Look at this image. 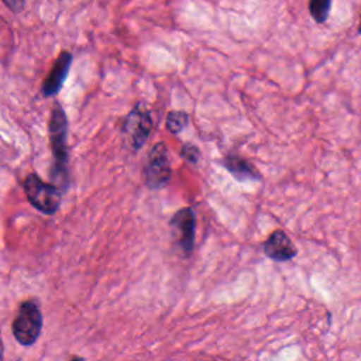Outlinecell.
Listing matches in <instances>:
<instances>
[{"instance_id":"11","label":"cell","mask_w":361,"mask_h":361,"mask_svg":"<svg viewBox=\"0 0 361 361\" xmlns=\"http://www.w3.org/2000/svg\"><path fill=\"white\" fill-rule=\"evenodd\" d=\"M331 0H310L309 3V11L314 21L324 23L329 17Z\"/></svg>"},{"instance_id":"5","label":"cell","mask_w":361,"mask_h":361,"mask_svg":"<svg viewBox=\"0 0 361 361\" xmlns=\"http://www.w3.org/2000/svg\"><path fill=\"white\" fill-rule=\"evenodd\" d=\"M151 130H152L151 110L144 102H138L127 114L123 123V133L128 145L134 151H138L141 147H144Z\"/></svg>"},{"instance_id":"3","label":"cell","mask_w":361,"mask_h":361,"mask_svg":"<svg viewBox=\"0 0 361 361\" xmlns=\"http://www.w3.org/2000/svg\"><path fill=\"white\" fill-rule=\"evenodd\" d=\"M42 329V313L34 300H25L20 305L16 319L11 324L14 338L23 345H31L37 341Z\"/></svg>"},{"instance_id":"14","label":"cell","mask_w":361,"mask_h":361,"mask_svg":"<svg viewBox=\"0 0 361 361\" xmlns=\"http://www.w3.org/2000/svg\"><path fill=\"white\" fill-rule=\"evenodd\" d=\"M358 31H360V32H361V23H360V28H358Z\"/></svg>"},{"instance_id":"1","label":"cell","mask_w":361,"mask_h":361,"mask_svg":"<svg viewBox=\"0 0 361 361\" xmlns=\"http://www.w3.org/2000/svg\"><path fill=\"white\" fill-rule=\"evenodd\" d=\"M66 138H68L66 114L62 106L59 103H55L51 110V118H49V141H51V149L54 157V166H52L51 176L54 183L62 190L68 188Z\"/></svg>"},{"instance_id":"9","label":"cell","mask_w":361,"mask_h":361,"mask_svg":"<svg viewBox=\"0 0 361 361\" xmlns=\"http://www.w3.org/2000/svg\"><path fill=\"white\" fill-rule=\"evenodd\" d=\"M224 166L237 180L243 182L261 179V173H258L255 166L238 155H228L224 161Z\"/></svg>"},{"instance_id":"7","label":"cell","mask_w":361,"mask_h":361,"mask_svg":"<svg viewBox=\"0 0 361 361\" xmlns=\"http://www.w3.org/2000/svg\"><path fill=\"white\" fill-rule=\"evenodd\" d=\"M71 63H72V54L68 52V51L61 52L58 59L55 61L51 72L48 73L45 80L42 82L41 92H42L44 96H47V97L54 96L62 89V86L65 83V79L69 73Z\"/></svg>"},{"instance_id":"4","label":"cell","mask_w":361,"mask_h":361,"mask_svg":"<svg viewBox=\"0 0 361 361\" xmlns=\"http://www.w3.org/2000/svg\"><path fill=\"white\" fill-rule=\"evenodd\" d=\"M172 171L168 149L164 142H157L149 149L147 162L142 169L144 182L152 190L162 189L169 183Z\"/></svg>"},{"instance_id":"10","label":"cell","mask_w":361,"mask_h":361,"mask_svg":"<svg viewBox=\"0 0 361 361\" xmlns=\"http://www.w3.org/2000/svg\"><path fill=\"white\" fill-rule=\"evenodd\" d=\"M189 123V116L185 111H169L166 116V127L172 134L180 133Z\"/></svg>"},{"instance_id":"12","label":"cell","mask_w":361,"mask_h":361,"mask_svg":"<svg viewBox=\"0 0 361 361\" xmlns=\"http://www.w3.org/2000/svg\"><path fill=\"white\" fill-rule=\"evenodd\" d=\"M180 155L188 161V162H192V164H196L199 161V157H200V151L196 145L193 144H185L180 149Z\"/></svg>"},{"instance_id":"13","label":"cell","mask_w":361,"mask_h":361,"mask_svg":"<svg viewBox=\"0 0 361 361\" xmlns=\"http://www.w3.org/2000/svg\"><path fill=\"white\" fill-rule=\"evenodd\" d=\"M3 3L14 13H20L24 8V0H3Z\"/></svg>"},{"instance_id":"6","label":"cell","mask_w":361,"mask_h":361,"mask_svg":"<svg viewBox=\"0 0 361 361\" xmlns=\"http://www.w3.org/2000/svg\"><path fill=\"white\" fill-rule=\"evenodd\" d=\"M176 243L185 254H190L195 245V231H196V216L190 207H183L178 210L169 221Z\"/></svg>"},{"instance_id":"2","label":"cell","mask_w":361,"mask_h":361,"mask_svg":"<svg viewBox=\"0 0 361 361\" xmlns=\"http://www.w3.org/2000/svg\"><path fill=\"white\" fill-rule=\"evenodd\" d=\"M23 189L32 207L42 214H54L61 204V189L55 183L44 182L37 173H30L23 182Z\"/></svg>"},{"instance_id":"8","label":"cell","mask_w":361,"mask_h":361,"mask_svg":"<svg viewBox=\"0 0 361 361\" xmlns=\"http://www.w3.org/2000/svg\"><path fill=\"white\" fill-rule=\"evenodd\" d=\"M264 254L274 261H288L292 259L298 251L285 231L275 230L264 243Z\"/></svg>"}]
</instances>
